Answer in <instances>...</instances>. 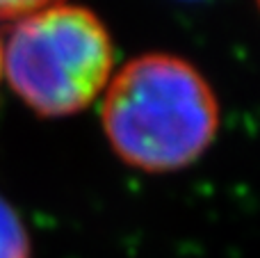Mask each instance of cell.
<instances>
[{"instance_id": "cell-1", "label": "cell", "mask_w": 260, "mask_h": 258, "mask_svg": "<svg viewBox=\"0 0 260 258\" xmlns=\"http://www.w3.org/2000/svg\"><path fill=\"white\" fill-rule=\"evenodd\" d=\"M103 128L123 163L144 172H176L212 144L219 105L189 62L151 53L112 78L103 101Z\"/></svg>"}, {"instance_id": "cell-2", "label": "cell", "mask_w": 260, "mask_h": 258, "mask_svg": "<svg viewBox=\"0 0 260 258\" xmlns=\"http://www.w3.org/2000/svg\"><path fill=\"white\" fill-rule=\"evenodd\" d=\"M0 48L9 87L44 117L85 110L108 85L114 62L99 16L59 3L21 16Z\"/></svg>"}, {"instance_id": "cell-3", "label": "cell", "mask_w": 260, "mask_h": 258, "mask_svg": "<svg viewBox=\"0 0 260 258\" xmlns=\"http://www.w3.org/2000/svg\"><path fill=\"white\" fill-rule=\"evenodd\" d=\"M0 258H30V238L16 210L0 197Z\"/></svg>"}, {"instance_id": "cell-4", "label": "cell", "mask_w": 260, "mask_h": 258, "mask_svg": "<svg viewBox=\"0 0 260 258\" xmlns=\"http://www.w3.org/2000/svg\"><path fill=\"white\" fill-rule=\"evenodd\" d=\"M57 3L59 0H0V18H21Z\"/></svg>"}, {"instance_id": "cell-5", "label": "cell", "mask_w": 260, "mask_h": 258, "mask_svg": "<svg viewBox=\"0 0 260 258\" xmlns=\"http://www.w3.org/2000/svg\"><path fill=\"white\" fill-rule=\"evenodd\" d=\"M0 73H3V48H0Z\"/></svg>"}]
</instances>
